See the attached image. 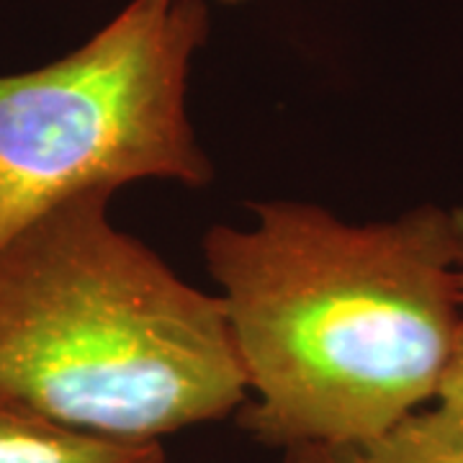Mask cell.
Listing matches in <instances>:
<instances>
[{
  "label": "cell",
  "mask_w": 463,
  "mask_h": 463,
  "mask_svg": "<svg viewBox=\"0 0 463 463\" xmlns=\"http://www.w3.org/2000/svg\"><path fill=\"white\" fill-rule=\"evenodd\" d=\"M203 255L248 402L237 422L276 450L376 438L435 404L461 288L450 209L345 222L307 201L250 203Z\"/></svg>",
  "instance_id": "1"
},
{
  "label": "cell",
  "mask_w": 463,
  "mask_h": 463,
  "mask_svg": "<svg viewBox=\"0 0 463 463\" xmlns=\"http://www.w3.org/2000/svg\"><path fill=\"white\" fill-rule=\"evenodd\" d=\"M88 191L0 245V399L67 428L163 443L248 402L224 304Z\"/></svg>",
  "instance_id": "2"
},
{
  "label": "cell",
  "mask_w": 463,
  "mask_h": 463,
  "mask_svg": "<svg viewBox=\"0 0 463 463\" xmlns=\"http://www.w3.org/2000/svg\"><path fill=\"white\" fill-rule=\"evenodd\" d=\"M206 36V0H132L78 50L0 75V245L88 191L212 183L188 116Z\"/></svg>",
  "instance_id": "3"
},
{
  "label": "cell",
  "mask_w": 463,
  "mask_h": 463,
  "mask_svg": "<svg viewBox=\"0 0 463 463\" xmlns=\"http://www.w3.org/2000/svg\"><path fill=\"white\" fill-rule=\"evenodd\" d=\"M0 463H165V450L75 430L0 399Z\"/></svg>",
  "instance_id": "4"
},
{
  "label": "cell",
  "mask_w": 463,
  "mask_h": 463,
  "mask_svg": "<svg viewBox=\"0 0 463 463\" xmlns=\"http://www.w3.org/2000/svg\"><path fill=\"white\" fill-rule=\"evenodd\" d=\"M283 463H463V414L430 404L376 438L294 448Z\"/></svg>",
  "instance_id": "5"
},
{
  "label": "cell",
  "mask_w": 463,
  "mask_h": 463,
  "mask_svg": "<svg viewBox=\"0 0 463 463\" xmlns=\"http://www.w3.org/2000/svg\"><path fill=\"white\" fill-rule=\"evenodd\" d=\"M450 227H453V242H456V270H458V288H461V315H458L453 353H450L446 376H443L435 404L446 407L450 412L463 414V201L456 203V206H450Z\"/></svg>",
  "instance_id": "6"
},
{
  "label": "cell",
  "mask_w": 463,
  "mask_h": 463,
  "mask_svg": "<svg viewBox=\"0 0 463 463\" xmlns=\"http://www.w3.org/2000/svg\"><path fill=\"white\" fill-rule=\"evenodd\" d=\"M222 3H245V0H222Z\"/></svg>",
  "instance_id": "7"
}]
</instances>
